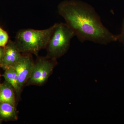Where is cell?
Masks as SVG:
<instances>
[{
	"instance_id": "obj_1",
	"label": "cell",
	"mask_w": 124,
	"mask_h": 124,
	"mask_svg": "<svg viewBox=\"0 0 124 124\" xmlns=\"http://www.w3.org/2000/svg\"><path fill=\"white\" fill-rule=\"evenodd\" d=\"M58 13L81 42L86 41L106 45L118 41V35L111 32L90 5L77 0H66L58 6Z\"/></svg>"
},
{
	"instance_id": "obj_2",
	"label": "cell",
	"mask_w": 124,
	"mask_h": 124,
	"mask_svg": "<svg viewBox=\"0 0 124 124\" xmlns=\"http://www.w3.org/2000/svg\"><path fill=\"white\" fill-rule=\"evenodd\" d=\"M55 24L43 30L27 28L18 31L15 41L21 53L38 56L40 50L46 48Z\"/></svg>"
},
{
	"instance_id": "obj_3",
	"label": "cell",
	"mask_w": 124,
	"mask_h": 124,
	"mask_svg": "<svg viewBox=\"0 0 124 124\" xmlns=\"http://www.w3.org/2000/svg\"><path fill=\"white\" fill-rule=\"evenodd\" d=\"M75 35L66 23H56L46 49V56L57 60L68 51L71 40Z\"/></svg>"
},
{
	"instance_id": "obj_4",
	"label": "cell",
	"mask_w": 124,
	"mask_h": 124,
	"mask_svg": "<svg viewBox=\"0 0 124 124\" xmlns=\"http://www.w3.org/2000/svg\"><path fill=\"white\" fill-rule=\"evenodd\" d=\"M30 79L26 86H42L46 84L58 64L57 60L47 57L37 56Z\"/></svg>"
},
{
	"instance_id": "obj_5",
	"label": "cell",
	"mask_w": 124,
	"mask_h": 124,
	"mask_svg": "<svg viewBox=\"0 0 124 124\" xmlns=\"http://www.w3.org/2000/svg\"><path fill=\"white\" fill-rule=\"evenodd\" d=\"M34 62L31 54H22L19 60L13 66L17 72L21 93L31 77Z\"/></svg>"
},
{
	"instance_id": "obj_6",
	"label": "cell",
	"mask_w": 124,
	"mask_h": 124,
	"mask_svg": "<svg viewBox=\"0 0 124 124\" xmlns=\"http://www.w3.org/2000/svg\"><path fill=\"white\" fill-rule=\"evenodd\" d=\"M4 56L1 67L5 69L14 66L21 57L22 53L15 41L9 40L6 45L4 47Z\"/></svg>"
},
{
	"instance_id": "obj_7",
	"label": "cell",
	"mask_w": 124,
	"mask_h": 124,
	"mask_svg": "<svg viewBox=\"0 0 124 124\" xmlns=\"http://www.w3.org/2000/svg\"><path fill=\"white\" fill-rule=\"evenodd\" d=\"M16 93L10 84L5 81L1 85L0 89V102L8 103L16 106Z\"/></svg>"
},
{
	"instance_id": "obj_8",
	"label": "cell",
	"mask_w": 124,
	"mask_h": 124,
	"mask_svg": "<svg viewBox=\"0 0 124 124\" xmlns=\"http://www.w3.org/2000/svg\"><path fill=\"white\" fill-rule=\"evenodd\" d=\"M0 119L17 120L18 116L16 107L8 103L0 102Z\"/></svg>"
},
{
	"instance_id": "obj_9",
	"label": "cell",
	"mask_w": 124,
	"mask_h": 124,
	"mask_svg": "<svg viewBox=\"0 0 124 124\" xmlns=\"http://www.w3.org/2000/svg\"><path fill=\"white\" fill-rule=\"evenodd\" d=\"M6 81L10 84L15 90L18 99L21 95L19 89V84L17 72L13 66L9 67L5 69L3 75Z\"/></svg>"
},
{
	"instance_id": "obj_10",
	"label": "cell",
	"mask_w": 124,
	"mask_h": 124,
	"mask_svg": "<svg viewBox=\"0 0 124 124\" xmlns=\"http://www.w3.org/2000/svg\"><path fill=\"white\" fill-rule=\"evenodd\" d=\"M8 34L0 27V47H4L9 40Z\"/></svg>"
},
{
	"instance_id": "obj_11",
	"label": "cell",
	"mask_w": 124,
	"mask_h": 124,
	"mask_svg": "<svg viewBox=\"0 0 124 124\" xmlns=\"http://www.w3.org/2000/svg\"><path fill=\"white\" fill-rule=\"evenodd\" d=\"M118 41L122 43L124 49V18L122 22L121 32L118 35Z\"/></svg>"
},
{
	"instance_id": "obj_12",
	"label": "cell",
	"mask_w": 124,
	"mask_h": 124,
	"mask_svg": "<svg viewBox=\"0 0 124 124\" xmlns=\"http://www.w3.org/2000/svg\"><path fill=\"white\" fill-rule=\"evenodd\" d=\"M4 51V47H0V66L1 64L2 59H3Z\"/></svg>"
},
{
	"instance_id": "obj_13",
	"label": "cell",
	"mask_w": 124,
	"mask_h": 124,
	"mask_svg": "<svg viewBox=\"0 0 124 124\" xmlns=\"http://www.w3.org/2000/svg\"><path fill=\"white\" fill-rule=\"evenodd\" d=\"M1 85L0 84V89Z\"/></svg>"
},
{
	"instance_id": "obj_14",
	"label": "cell",
	"mask_w": 124,
	"mask_h": 124,
	"mask_svg": "<svg viewBox=\"0 0 124 124\" xmlns=\"http://www.w3.org/2000/svg\"><path fill=\"white\" fill-rule=\"evenodd\" d=\"M1 75H0V77Z\"/></svg>"
}]
</instances>
